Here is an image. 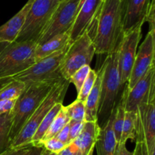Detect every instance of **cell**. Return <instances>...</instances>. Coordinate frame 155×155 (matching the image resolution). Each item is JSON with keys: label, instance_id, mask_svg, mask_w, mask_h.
<instances>
[{"label": "cell", "instance_id": "cell-12", "mask_svg": "<svg viewBox=\"0 0 155 155\" xmlns=\"http://www.w3.org/2000/svg\"><path fill=\"white\" fill-rule=\"evenodd\" d=\"M155 30L150 29L143 43L136 52L133 68L127 81V88L131 89L142 78L150 68L154 65Z\"/></svg>", "mask_w": 155, "mask_h": 155}, {"label": "cell", "instance_id": "cell-6", "mask_svg": "<svg viewBox=\"0 0 155 155\" xmlns=\"http://www.w3.org/2000/svg\"><path fill=\"white\" fill-rule=\"evenodd\" d=\"M59 0H34L15 41L36 42L49 22Z\"/></svg>", "mask_w": 155, "mask_h": 155}, {"label": "cell", "instance_id": "cell-38", "mask_svg": "<svg viewBox=\"0 0 155 155\" xmlns=\"http://www.w3.org/2000/svg\"><path fill=\"white\" fill-rule=\"evenodd\" d=\"M41 155H58V153H52V152H50L48 151V150H45V148H44L43 151H42V154Z\"/></svg>", "mask_w": 155, "mask_h": 155}, {"label": "cell", "instance_id": "cell-15", "mask_svg": "<svg viewBox=\"0 0 155 155\" xmlns=\"http://www.w3.org/2000/svg\"><path fill=\"white\" fill-rule=\"evenodd\" d=\"M100 127L97 122H84V126L80 135L70 143L74 155H88L95 147Z\"/></svg>", "mask_w": 155, "mask_h": 155}, {"label": "cell", "instance_id": "cell-5", "mask_svg": "<svg viewBox=\"0 0 155 155\" xmlns=\"http://www.w3.org/2000/svg\"><path fill=\"white\" fill-rule=\"evenodd\" d=\"M70 84L69 81L62 78L54 84L48 95L26 122L18 135L11 141L9 148H16L31 144L32 138L48 111L55 103H63Z\"/></svg>", "mask_w": 155, "mask_h": 155}, {"label": "cell", "instance_id": "cell-4", "mask_svg": "<svg viewBox=\"0 0 155 155\" xmlns=\"http://www.w3.org/2000/svg\"><path fill=\"white\" fill-rule=\"evenodd\" d=\"M36 46L33 41L0 43V81L7 80L33 65Z\"/></svg>", "mask_w": 155, "mask_h": 155}, {"label": "cell", "instance_id": "cell-27", "mask_svg": "<svg viewBox=\"0 0 155 155\" xmlns=\"http://www.w3.org/2000/svg\"><path fill=\"white\" fill-rule=\"evenodd\" d=\"M96 77L97 71L93 69H91L89 73L88 74L87 77H86V80L83 82L80 91L78 92L77 100H80V101H83L85 103L88 95L89 94L92 87H93L94 83H95V79H96Z\"/></svg>", "mask_w": 155, "mask_h": 155}, {"label": "cell", "instance_id": "cell-1", "mask_svg": "<svg viewBox=\"0 0 155 155\" xmlns=\"http://www.w3.org/2000/svg\"><path fill=\"white\" fill-rule=\"evenodd\" d=\"M92 40L95 54L109 55L117 47L123 36L121 0H103L95 19Z\"/></svg>", "mask_w": 155, "mask_h": 155}, {"label": "cell", "instance_id": "cell-40", "mask_svg": "<svg viewBox=\"0 0 155 155\" xmlns=\"http://www.w3.org/2000/svg\"><path fill=\"white\" fill-rule=\"evenodd\" d=\"M59 1H61V0H59Z\"/></svg>", "mask_w": 155, "mask_h": 155}, {"label": "cell", "instance_id": "cell-33", "mask_svg": "<svg viewBox=\"0 0 155 155\" xmlns=\"http://www.w3.org/2000/svg\"><path fill=\"white\" fill-rule=\"evenodd\" d=\"M154 11H155V4H154V0H151V5H150L149 10H148V15L146 17V21L149 23V29H154L155 30V15H154Z\"/></svg>", "mask_w": 155, "mask_h": 155}, {"label": "cell", "instance_id": "cell-26", "mask_svg": "<svg viewBox=\"0 0 155 155\" xmlns=\"http://www.w3.org/2000/svg\"><path fill=\"white\" fill-rule=\"evenodd\" d=\"M66 112L70 119L72 121L85 122V103L76 100L69 106H65Z\"/></svg>", "mask_w": 155, "mask_h": 155}, {"label": "cell", "instance_id": "cell-25", "mask_svg": "<svg viewBox=\"0 0 155 155\" xmlns=\"http://www.w3.org/2000/svg\"><path fill=\"white\" fill-rule=\"evenodd\" d=\"M136 140V112H125L122 134L119 143H127V140Z\"/></svg>", "mask_w": 155, "mask_h": 155}, {"label": "cell", "instance_id": "cell-2", "mask_svg": "<svg viewBox=\"0 0 155 155\" xmlns=\"http://www.w3.org/2000/svg\"><path fill=\"white\" fill-rule=\"evenodd\" d=\"M118 50L119 44L113 53L107 55L101 67L102 70L101 95L97 113V123L100 128L105 124L111 115L120 100L118 94L124 88L120 85L118 69Z\"/></svg>", "mask_w": 155, "mask_h": 155}, {"label": "cell", "instance_id": "cell-17", "mask_svg": "<svg viewBox=\"0 0 155 155\" xmlns=\"http://www.w3.org/2000/svg\"><path fill=\"white\" fill-rule=\"evenodd\" d=\"M114 114L115 108L105 124L100 128L95 144L98 155H114L117 145L113 128Z\"/></svg>", "mask_w": 155, "mask_h": 155}, {"label": "cell", "instance_id": "cell-21", "mask_svg": "<svg viewBox=\"0 0 155 155\" xmlns=\"http://www.w3.org/2000/svg\"><path fill=\"white\" fill-rule=\"evenodd\" d=\"M63 106L62 103H57L51 107V109L48 111V113L46 114L42 121L41 122L40 125L39 126L38 129H36L34 135L32 138L31 144L33 146H37L39 143L42 141V138L45 135V132L50 127V126L52 123L53 120L54 119L55 116L58 112L60 111L61 108Z\"/></svg>", "mask_w": 155, "mask_h": 155}, {"label": "cell", "instance_id": "cell-35", "mask_svg": "<svg viewBox=\"0 0 155 155\" xmlns=\"http://www.w3.org/2000/svg\"><path fill=\"white\" fill-rule=\"evenodd\" d=\"M114 155H133V153L127 150L126 143H119L117 145Z\"/></svg>", "mask_w": 155, "mask_h": 155}, {"label": "cell", "instance_id": "cell-28", "mask_svg": "<svg viewBox=\"0 0 155 155\" xmlns=\"http://www.w3.org/2000/svg\"><path fill=\"white\" fill-rule=\"evenodd\" d=\"M91 69H92V68H90V65H84V66L79 68L76 72H74V74H72V76L70 78L69 80H68L70 83L74 84L76 89H77V93L80 91L83 82L86 80V77H87L88 74H89Z\"/></svg>", "mask_w": 155, "mask_h": 155}, {"label": "cell", "instance_id": "cell-34", "mask_svg": "<svg viewBox=\"0 0 155 155\" xmlns=\"http://www.w3.org/2000/svg\"><path fill=\"white\" fill-rule=\"evenodd\" d=\"M70 122L56 135L55 138L60 140L62 142H64L66 144H70L69 141V129H70Z\"/></svg>", "mask_w": 155, "mask_h": 155}, {"label": "cell", "instance_id": "cell-8", "mask_svg": "<svg viewBox=\"0 0 155 155\" xmlns=\"http://www.w3.org/2000/svg\"><path fill=\"white\" fill-rule=\"evenodd\" d=\"M95 54V46L88 29L81 36L71 44L65 53L60 65L62 77L69 80L79 68L90 65Z\"/></svg>", "mask_w": 155, "mask_h": 155}, {"label": "cell", "instance_id": "cell-3", "mask_svg": "<svg viewBox=\"0 0 155 155\" xmlns=\"http://www.w3.org/2000/svg\"><path fill=\"white\" fill-rule=\"evenodd\" d=\"M61 79L47 80L26 84L25 89L16 100L15 106L11 112L12 116L10 132L11 141L18 135L30 115L48 95L51 88Z\"/></svg>", "mask_w": 155, "mask_h": 155}, {"label": "cell", "instance_id": "cell-39", "mask_svg": "<svg viewBox=\"0 0 155 155\" xmlns=\"http://www.w3.org/2000/svg\"><path fill=\"white\" fill-rule=\"evenodd\" d=\"M94 150H95V147H92V148L90 150V151L89 152V153H88V155H93Z\"/></svg>", "mask_w": 155, "mask_h": 155}, {"label": "cell", "instance_id": "cell-22", "mask_svg": "<svg viewBox=\"0 0 155 155\" xmlns=\"http://www.w3.org/2000/svg\"><path fill=\"white\" fill-rule=\"evenodd\" d=\"M12 116L11 112L0 114V153L9 148Z\"/></svg>", "mask_w": 155, "mask_h": 155}, {"label": "cell", "instance_id": "cell-7", "mask_svg": "<svg viewBox=\"0 0 155 155\" xmlns=\"http://www.w3.org/2000/svg\"><path fill=\"white\" fill-rule=\"evenodd\" d=\"M71 44L63 50L36 61L27 69L8 79L21 81L25 83V84H29L34 82L64 78L61 74L60 65Z\"/></svg>", "mask_w": 155, "mask_h": 155}, {"label": "cell", "instance_id": "cell-16", "mask_svg": "<svg viewBox=\"0 0 155 155\" xmlns=\"http://www.w3.org/2000/svg\"><path fill=\"white\" fill-rule=\"evenodd\" d=\"M33 1L34 0H28L15 16L0 26V43H12L15 41L24 26Z\"/></svg>", "mask_w": 155, "mask_h": 155}, {"label": "cell", "instance_id": "cell-9", "mask_svg": "<svg viewBox=\"0 0 155 155\" xmlns=\"http://www.w3.org/2000/svg\"><path fill=\"white\" fill-rule=\"evenodd\" d=\"M83 2L84 0H61L59 2L36 43H43L53 36L71 30Z\"/></svg>", "mask_w": 155, "mask_h": 155}, {"label": "cell", "instance_id": "cell-10", "mask_svg": "<svg viewBox=\"0 0 155 155\" xmlns=\"http://www.w3.org/2000/svg\"><path fill=\"white\" fill-rule=\"evenodd\" d=\"M142 25H139L127 32H124L119 43L118 50V69L120 85L124 88L130 78L137 47L142 38Z\"/></svg>", "mask_w": 155, "mask_h": 155}, {"label": "cell", "instance_id": "cell-37", "mask_svg": "<svg viewBox=\"0 0 155 155\" xmlns=\"http://www.w3.org/2000/svg\"><path fill=\"white\" fill-rule=\"evenodd\" d=\"M58 154V155H74L73 154V151L72 150H71V146H70V144H68L64 149H63L61 151L59 152Z\"/></svg>", "mask_w": 155, "mask_h": 155}, {"label": "cell", "instance_id": "cell-24", "mask_svg": "<svg viewBox=\"0 0 155 155\" xmlns=\"http://www.w3.org/2000/svg\"><path fill=\"white\" fill-rule=\"evenodd\" d=\"M136 147L133 155H155V141L146 139L143 132L136 129Z\"/></svg>", "mask_w": 155, "mask_h": 155}, {"label": "cell", "instance_id": "cell-14", "mask_svg": "<svg viewBox=\"0 0 155 155\" xmlns=\"http://www.w3.org/2000/svg\"><path fill=\"white\" fill-rule=\"evenodd\" d=\"M103 0H84L76 19L70 30L72 42L78 39L85 31L90 28L94 22Z\"/></svg>", "mask_w": 155, "mask_h": 155}, {"label": "cell", "instance_id": "cell-18", "mask_svg": "<svg viewBox=\"0 0 155 155\" xmlns=\"http://www.w3.org/2000/svg\"><path fill=\"white\" fill-rule=\"evenodd\" d=\"M71 43L73 42L70 38V30L56 35L43 43L37 44L34 53L35 60L36 62L55 52L63 50Z\"/></svg>", "mask_w": 155, "mask_h": 155}, {"label": "cell", "instance_id": "cell-31", "mask_svg": "<svg viewBox=\"0 0 155 155\" xmlns=\"http://www.w3.org/2000/svg\"><path fill=\"white\" fill-rule=\"evenodd\" d=\"M32 147L33 145L30 144V145L23 146L16 148H8L0 153V155H29Z\"/></svg>", "mask_w": 155, "mask_h": 155}, {"label": "cell", "instance_id": "cell-11", "mask_svg": "<svg viewBox=\"0 0 155 155\" xmlns=\"http://www.w3.org/2000/svg\"><path fill=\"white\" fill-rule=\"evenodd\" d=\"M151 102H155V65L148 69L131 89L127 88L125 110L136 112L141 103Z\"/></svg>", "mask_w": 155, "mask_h": 155}, {"label": "cell", "instance_id": "cell-13", "mask_svg": "<svg viewBox=\"0 0 155 155\" xmlns=\"http://www.w3.org/2000/svg\"><path fill=\"white\" fill-rule=\"evenodd\" d=\"M123 9V32L143 25L149 10L151 0H121Z\"/></svg>", "mask_w": 155, "mask_h": 155}, {"label": "cell", "instance_id": "cell-36", "mask_svg": "<svg viewBox=\"0 0 155 155\" xmlns=\"http://www.w3.org/2000/svg\"><path fill=\"white\" fill-rule=\"evenodd\" d=\"M44 150L42 146H33L29 155H41Z\"/></svg>", "mask_w": 155, "mask_h": 155}, {"label": "cell", "instance_id": "cell-23", "mask_svg": "<svg viewBox=\"0 0 155 155\" xmlns=\"http://www.w3.org/2000/svg\"><path fill=\"white\" fill-rule=\"evenodd\" d=\"M70 121H71V119H70L68 114H67L66 108H65V106H63L61 108L60 111H59L58 113L57 114V115L55 116L54 119L53 120L52 123H51V125L50 126V127L48 128L47 132H45V135L43 136V138H42L41 141L55 137L56 135H57V134L58 133V132H60V131L61 130V129H63ZM38 145H39V144H38Z\"/></svg>", "mask_w": 155, "mask_h": 155}, {"label": "cell", "instance_id": "cell-20", "mask_svg": "<svg viewBox=\"0 0 155 155\" xmlns=\"http://www.w3.org/2000/svg\"><path fill=\"white\" fill-rule=\"evenodd\" d=\"M26 88V84L21 81L8 79L0 81V100H17Z\"/></svg>", "mask_w": 155, "mask_h": 155}, {"label": "cell", "instance_id": "cell-29", "mask_svg": "<svg viewBox=\"0 0 155 155\" xmlns=\"http://www.w3.org/2000/svg\"><path fill=\"white\" fill-rule=\"evenodd\" d=\"M68 145V144L62 142L60 140H58L55 137H54V138H49V139L41 141L38 146H42L45 150H48V151L52 152V153H58L59 152L61 151Z\"/></svg>", "mask_w": 155, "mask_h": 155}, {"label": "cell", "instance_id": "cell-32", "mask_svg": "<svg viewBox=\"0 0 155 155\" xmlns=\"http://www.w3.org/2000/svg\"><path fill=\"white\" fill-rule=\"evenodd\" d=\"M16 100H0V114L11 112L15 106Z\"/></svg>", "mask_w": 155, "mask_h": 155}, {"label": "cell", "instance_id": "cell-30", "mask_svg": "<svg viewBox=\"0 0 155 155\" xmlns=\"http://www.w3.org/2000/svg\"><path fill=\"white\" fill-rule=\"evenodd\" d=\"M70 129H69V141L70 143L74 141L82 132L84 126V122L70 121Z\"/></svg>", "mask_w": 155, "mask_h": 155}, {"label": "cell", "instance_id": "cell-19", "mask_svg": "<svg viewBox=\"0 0 155 155\" xmlns=\"http://www.w3.org/2000/svg\"><path fill=\"white\" fill-rule=\"evenodd\" d=\"M102 70L97 71V77L90 93L85 101V122H97L98 104L101 95Z\"/></svg>", "mask_w": 155, "mask_h": 155}]
</instances>
